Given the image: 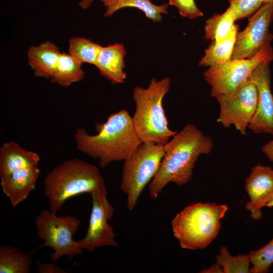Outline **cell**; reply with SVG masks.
I'll use <instances>...</instances> for the list:
<instances>
[{"label":"cell","mask_w":273,"mask_h":273,"mask_svg":"<svg viewBox=\"0 0 273 273\" xmlns=\"http://www.w3.org/2000/svg\"><path fill=\"white\" fill-rule=\"evenodd\" d=\"M245 188L249 198L245 205L254 220L261 219V209L273 199V169L268 165L253 166L245 179Z\"/></svg>","instance_id":"13"},{"label":"cell","mask_w":273,"mask_h":273,"mask_svg":"<svg viewBox=\"0 0 273 273\" xmlns=\"http://www.w3.org/2000/svg\"><path fill=\"white\" fill-rule=\"evenodd\" d=\"M266 207L269 208L273 207V199L266 204Z\"/></svg>","instance_id":"32"},{"label":"cell","mask_w":273,"mask_h":273,"mask_svg":"<svg viewBox=\"0 0 273 273\" xmlns=\"http://www.w3.org/2000/svg\"><path fill=\"white\" fill-rule=\"evenodd\" d=\"M229 8L236 20L254 14L263 4L262 0H228Z\"/></svg>","instance_id":"26"},{"label":"cell","mask_w":273,"mask_h":273,"mask_svg":"<svg viewBox=\"0 0 273 273\" xmlns=\"http://www.w3.org/2000/svg\"><path fill=\"white\" fill-rule=\"evenodd\" d=\"M81 65L69 54L61 53L51 81L67 87L81 81L84 76Z\"/></svg>","instance_id":"21"},{"label":"cell","mask_w":273,"mask_h":273,"mask_svg":"<svg viewBox=\"0 0 273 273\" xmlns=\"http://www.w3.org/2000/svg\"><path fill=\"white\" fill-rule=\"evenodd\" d=\"M40 157L14 141L4 143L0 148V177L13 171L38 166Z\"/></svg>","instance_id":"16"},{"label":"cell","mask_w":273,"mask_h":273,"mask_svg":"<svg viewBox=\"0 0 273 273\" xmlns=\"http://www.w3.org/2000/svg\"><path fill=\"white\" fill-rule=\"evenodd\" d=\"M61 53L59 48L51 41L29 48L27 60L36 77L52 78Z\"/></svg>","instance_id":"17"},{"label":"cell","mask_w":273,"mask_h":273,"mask_svg":"<svg viewBox=\"0 0 273 273\" xmlns=\"http://www.w3.org/2000/svg\"><path fill=\"white\" fill-rule=\"evenodd\" d=\"M95 130L97 133L90 135L84 128H78L74 138L77 149L99 159L102 168L111 162L124 161L141 143L134 131L132 118L125 109L110 114L104 123H97Z\"/></svg>","instance_id":"2"},{"label":"cell","mask_w":273,"mask_h":273,"mask_svg":"<svg viewBox=\"0 0 273 273\" xmlns=\"http://www.w3.org/2000/svg\"><path fill=\"white\" fill-rule=\"evenodd\" d=\"M269 62L258 65L249 77L257 91V104L248 128L254 133L273 136V95L270 88Z\"/></svg>","instance_id":"12"},{"label":"cell","mask_w":273,"mask_h":273,"mask_svg":"<svg viewBox=\"0 0 273 273\" xmlns=\"http://www.w3.org/2000/svg\"><path fill=\"white\" fill-rule=\"evenodd\" d=\"M262 1H263V3H266L269 2L272 0H262Z\"/></svg>","instance_id":"33"},{"label":"cell","mask_w":273,"mask_h":273,"mask_svg":"<svg viewBox=\"0 0 273 273\" xmlns=\"http://www.w3.org/2000/svg\"><path fill=\"white\" fill-rule=\"evenodd\" d=\"M80 223L77 217L70 215L58 216L48 210H42L36 216L37 235L44 241L40 247H49L54 250L51 255L53 262L64 255L71 260L76 255L82 254L78 241L73 238Z\"/></svg>","instance_id":"7"},{"label":"cell","mask_w":273,"mask_h":273,"mask_svg":"<svg viewBox=\"0 0 273 273\" xmlns=\"http://www.w3.org/2000/svg\"><path fill=\"white\" fill-rule=\"evenodd\" d=\"M235 21L234 15L229 8L222 14H215L206 21L204 37L212 41L223 40L236 25Z\"/></svg>","instance_id":"22"},{"label":"cell","mask_w":273,"mask_h":273,"mask_svg":"<svg viewBox=\"0 0 273 273\" xmlns=\"http://www.w3.org/2000/svg\"><path fill=\"white\" fill-rule=\"evenodd\" d=\"M257 98L256 87L249 78L232 92L216 97L220 107L217 122L225 128L233 125L242 135H246L256 109Z\"/></svg>","instance_id":"9"},{"label":"cell","mask_w":273,"mask_h":273,"mask_svg":"<svg viewBox=\"0 0 273 273\" xmlns=\"http://www.w3.org/2000/svg\"><path fill=\"white\" fill-rule=\"evenodd\" d=\"M238 26L235 25L229 35L220 41H212L205 50L199 65L209 67L230 60L236 42Z\"/></svg>","instance_id":"19"},{"label":"cell","mask_w":273,"mask_h":273,"mask_svg":"<svg viewBox=\"0 0 273 273\" xmlns=\"http://www.w3.org/2000/svg\"><path fill=\"white\" fill-rule=\"evenodd\" d=\"M250 273H267L273 264V238L261 248L248 253Z\"/></svg>","instance_id":"25"},{"label":"cell","mask_w":273,"mask_h":273,"mask_svg":"<svg viewBox=\"0 0 273 273\" xmlns=\"http://www.w3.org/2000/svg\"><path fill=\"white\" fill-rule=\"evenodd\" d=\"M168 5L176 7L179 14L189 19H194L203 15L197 7L194 0H169Z\"/></svg>","instance_id":"27"},{"label":"cell","mask_w":273,"mask_h":273,"mask_svg":"<svg viewBox=\"0 0 273 273\" xmlns=\"http://www.w3.org/2000/svg\"><path fill=\"white\" fill-rule=\"evenodd\" d=\"M40 169L36 166L19 169L0 177L3 192L9 199L13 207L25 200L35 189Z\"/></svg>","instance_id":"14"},{"label":"cell","mask_w":273,"mask_h":273,"mask_svg":"<svg viewBox=\"0 0 273 273\" xmlns=\"http://www.w3.org/2000/svg\"><path fill=\"white\" fill-rule=\"evenodd\" d=\"M273 60V50L268 42L253 57L231 59L224 63L209 67L203 73L210 87V97L229 93L244 83L260 63Z\"/></svg>","instance_id":"8"},{"label":"cell","mask_w":273,"mask_h":273,"mask_svg":"<svg viewBox=\"0 0 273 273\" xmlns=\"http://www.w3.org/2000/svg\"><path fill=\"white\" fill-rule=\"evenodd\" d=\"M94 0H81L79 2V6L84 9L88 8Z\"/></svg>","instance_id":"31"},{"label":"cell","mask_w":273,"mask_h":273,"mask_svg":"<svg viewBox=\"0 0 273 273\" xmlns=\"http://www.w3.org/2000/svg\"><path fill=\"white\" fill-rule=\"evenodd\" d=\"M32 259L18 247L0 245V273H29Z\"/></svg>","instance_id":"20"},{"label":"cell","mask_w":273,"mask_h":273,"mask_svg":"<svg viewBox=\"0 0 273 273\" xmlns=\"http://www.w3.org/2000/svg\"><path fill=\"white\" fill-rule=\"evenodd\" d=\"M36 268L39 273H67V271L62 269L53 263H36Z\"/></svg>","instance_id":"28"},{"label":"cell","mask_w":273,"mask_h":273,"mask_svg":"<svg viewBox=\"0 0 273 273\" xmlns=\"http://www.w3.org/2000/svg\"><path fill=\"white\" fill-rule=\"evenodd\" d=\"M164 154V145L141 142L124 160L120 189L126 195L129 211L133 210L144 189L157 173Z\"/></svg>","instance_id":"6"},{"label":"cell","mask_w":273,"mask_h":273,"mask_svg":"<svg viewBox=\"0 0 273 273\" xmlns=\"http://www.w3.org/2000/svg\"><path fill=\"white\" fill-rule=\"evenodd\" d=\"M92 209L85 237L79 240L80 248L93 252L103 246L117 247L116 234L108 221L113 216L114 209L107 199V190L92 194Z\"/></svg>","instance_id":"10"},{"label":"cell","mask_w":273,"mask_h":273,"mask_svg":"<svg viewBox=\"0 0 273 273\" xmlns=\"http://www.w3.org/2000/svg\"><path fill=\"white\" fill-rule=\"evenodd\" d=\"M200 272L202 273H223V269L221 266L216 262L213 263L211 266L205 268Z\"/></svg>","instance_id":"30"},{"label":"cell","mask_w":273,"mask_h":273,"mask_svg":"<svg viewBox=\"0 0 273 273\" xmlns=\"http://www.w3.org/2000/svg\"><path fill=\"white\" fill-rule=\"evenodd\" d=\"M170 85V79L165 77L160 80L152 78L147 88L134 87L132 97L135 110L131 118L134 131L141 142L165 145L177 132L169 128L162 105Z\"/></svg>","instance_id":"4"},{"label":"cell","mask_w":273,"mask_h":273,"mask_svg":"<svg viewBox=\"0 0 273 273\" xmlns=\"http://www.w3.org/2000/svg\"><path fill=\"white\" fill-rule=\"evenodd\" d=\"M101 2L105 8V17L111 16L124 8H135L143 11L148 19L154 22L161 21L163 14H168L169 6L168 4L155 5L150 0H101Z\"/></svg>","instance_id":"18"},{"label":"cell","mask_w":273,"mask_h":273,"mask_svg":"<svg viewBox=\"0 0 273 273\" xmlns=\"http://www.w3.org/2000/svg\"><path fill=\"white\" fill-rule=\"evenodd\" d=\"M102 46L83 37H73L69 40V54L80 63L95 65Z\"/></svg>","instance_id":"23"},{"label":"cell","mask_w":273,"mask_h":273,"mask_svg":"<svg viewBox=\"0 0 273 273\" xmlns=\"http://www.w3.org/2000/svg\"><path fill=\"white\" fill-rule=\"evenodd\" d=\"M216 262L222 268L223 273H250L249 254L232 256L226 246L221 247L216 256Z\"/></svg>","instance_id":"24"},{"label":"cell","mask_w":273,"mask_h":273,"mask_svg":"<svg viewBox=\"0 0 273 273\" xmlns=\"http://www.w3.org/2000/svg\"><path fill=\"white\" fill-rule=\"evenodd\" d=\"M273 18V0L263 3L249 19L246 28L236 34L232 59H248L255 56L272 35L269 28Z\"/></svg>","instance_id":"11"},{"label":"cell","mask_w":273,"mask_h":273,"mask_svg":"<svg viewBox=\"0 0 273 273\" xmlns=\"http://www.w3.org/2000/svg\"><path fill=\"white\" fill-rule=\"evenodd\" d=\"M126 55V51L122 43L116 42L102 47L95 66L100 75L112 84L123 83L126 77L124 71Z\"/></svg>","instance_id":"15"},{"label":"cell","mask_w":273,"mask_h":273,"mask_svg":"<svg viewBox=\"0 0 273 273\" xmlns=\"http://www.w3.org/2000/svg\"><path fill=\"white\" fill-rule=\"evenodd\" d=\"M262 153L273 164V140L267 142L261 147Z\"/></svg>","instance_id":"29"},{"label":"cell","mask_w":273,"mask_h":273,"mask_svg":"<svg viewBox=\"0 0 273 273\" xmlns=\"http://www.w3.org/2000/svg\"><path fill=\"white\" fill-rule=\"evenodd\" d=\"M44 186L50 210L55 213L73 197L107 190L104 178L98 168L77 158L65 160L48 173Z\"/></svg>","instance_id":"3"},{"label":"cell","mask_w":273,"mask_h":273,"mask_svg":"<svg viewBox=\"0 0 273 273\" xmlns=\"http://www.w3.org/2000/svg\"><path fill=\"white\" fill-rule=\"evenodd\" d=\"M228 209L224 204L198 202L177 213L171 228L180 247L191 250L206 248L218 236Z\"/></svg>","instance_id":"5"},{"label":"cell","mask_w":273,"mask_h":273,"mask_svg":"<svg viewBox=\"0 0 273 273\" xmlns=\"http://www.w3.org/2000/svg\"><path fill=\"white\" fill-rule=\"evenodd\" d=\"M164 145L165 154L159 169L149 185V196L157 198L169 183L185 186L192 178L195 163L213 148L212 138L195 124L188 123Z\"/></svg>","instance_id":"1"}]
</instances>
